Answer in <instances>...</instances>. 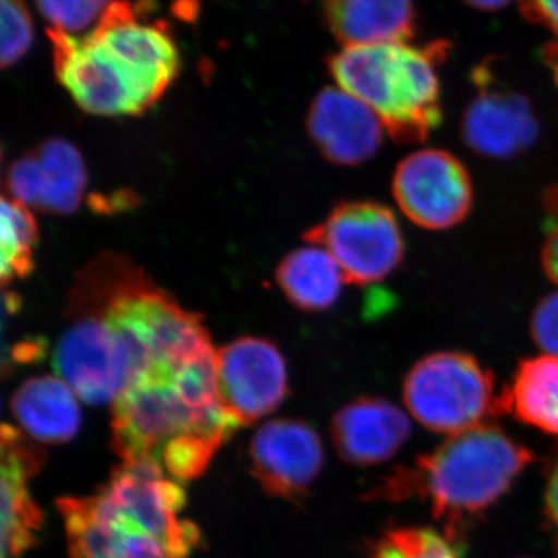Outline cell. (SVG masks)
<instances>
[{"instance_id": "6da1fadb", "label": "cell", "mask_w": 558, "mask_h": 558, "mask_svg": "<svg viewBox=\"0 0 558 558\" xmlns=\"http://www.w3.org/2000/svg\"><path fill=\"white\" fill-rule=\"evenodd\" d=\"M110 427L123 462H156L178 481L202 475L240 428L219 402L215 348L150 359L112 403Z\"/></svg>"}, {"instance_id": "7a4b0ae2", "label": "cell", "mask_w": 558, "mask_h": 558, "mask_svg": "<svg viewBox=\"0 0 558 558\" xmlns=\"http://www.w3.org/2000/svg\"><path fill=\"white\" fill-rule=\"evenodd\" d=\"M185 506V488L159 464L121 462L95 494L58 501L69 558H189L201 532Z\"/></svg>"}, {"instance_id": "3957f363", "label": "cell", "mask_w": 558, "mask_h": 558, "mask_svg": "<svg viewBox=\"0 0 558 558\" xmlns=\"http://www.w3.org/2000/svg\"><path fill=\"white\" fill-rule=\"evenodd\" d=\"M534 453L494 424L450 436L413 465L388 473L366 497L400 502L424 499L444 534L462 535L508 494Z\"/></svg>"}, {"instance_id": "277c9868", "label": "cell", "mask_w": 558, "mask_h": 558, "mask_svg": "<svg viewBox=\"0 0 558 558\" xmlns=\"http://www.w3.org/2000/svg\"><path fill=\"white\" fill-rule=\"evenodd\" d=\"M447 43L344 47L328 61L341 90L376 112L399 143H422L442 121L438 68Z\"/></svg>"}, {"instance_id": "5b68a950", "label": "cell", "mask_w": 558, "mask_h": 558, "mask_svg": "<svg viewBox=\"0 0 558 558\" xmlns=\"http://www.w3.org/2000/svg\"><path fill=\"white\" fill-rule=\"evenodd\" d=\"M403 402L429 432L450 436L502 414L492 371L457 351L435 352L417 362L403 380Z\"/></svg>"}, {"instance_id": "8992f818", "label": "cell", "mask_w": 558, "mask_h": 558, "mask_svg": "<svg viewBox=\"0 0 558 558\" xmlns=\"http://www.w3.org/2000/svg\"><path fill=\"white\" fill-rule=\"evenodd\" d=\"M54 72L81 109L94 116H140L163 95L120 54L87 33L83 38L47 28Z\"/></svg>"}, {"instance_id": "52a82bcc", "label": "cell", "mask_w": 558, "mask_h": 558, "mask_svg": "<svg viewBox=\"0 0 558 558\" xmlns=\"http://www.w3.org/2000/svg\"><path fill=\"white\" fill-rule=\"evenodd\" d=\"M304 240L328 250L349 284L371 286L395 274L405 241L395 213L379 202H343L312 227Z\"/></svg>"}, {"instance_id": "ba28073f", "label": "cell", "mask_w": 558, "mask_h": 558, "mask_svg": "<svg viewBox=\"0 0 558 558\" xmlns=\"http://www.w3.org/2000/svg\"><path fill=\"white\" fill-rule=\"evenodd\" d=\"M72 319L54 349L58 377L90 405L116 402L145 362L130 341L105 319Z\"/></svg>"}, {"instance_id": "9c48e42d", "label": "cell", "mask_w": 558, "mask_h": 558, "mask_svg": "<svg viewBox=\"0 0 558 558\" xmlns=\"http://www.w3.org/2000/svg\"><path fill=\"white\" fill-rule=\"evenodd\" d=\"M392 194L403 215L427 230H447L468 218L473 204L468 168L447 150L424 149L400 161Z\"/></svg>"}, {"instance_id": "30bf717a", "label": "cell", "mask_w": 558, "mask_h": 558, "mask_svg": "<svg viewBox=\"0 0 558 558\" xmlns=\"http://www.w3.org/2000/svg\"><path fill=\"white\" fill-rule=\"evenodd\" d=\"M220 405L240 427L278 409L288 396L284 357L270 340L242 337L216 351Z\"/></svg>"}, {"instance_id": "8fae6325", "label": "cell", "mask_w": 558, "mask_h": 558, "mask_svg": "<svg viewBox=\"0 0 558 558\" xmlns=\"http://www.w3.org/2000/svg\"><path fill=\"white\" fill-rule=\"evenodd\" d=\"M478 94L461 120V135L473 153L487 159H512L532 148L539 135L534 106L520 92L495 86L487 68L473 76Z\"/></svg>"}, {"instance_id": "7c38bea8", "label": "cell", "mask_w": 558, "mask_h": 558, "mask_svg": "<svg viewBox=\"0 0 558 558\" xmlns=\"http://www.w3.org/2000/svg\"><path fill=\"white\" fill-rule=\"evenodd\" d=\"M250 469L267 494L299 501L322 472L325 450L318 433L296 418L264 424L250 442Z\"/></svg>"}, {"instance_id": "4fadbf2b", "label": "cell", "mask_w": 558, "mask_h": 558, "mask_svg": "<svg viewBox=\"0 0 558 558\" xmlns=\"http://www.w3.org/2000/svg\"><path fill=\"white\" fill-rule=\"evenodd\" d=\"M307 130L326 160L354 167L376 156L385 126L365 102L340 87H328L312 101Z\"/></svg>"}, {"instance_id": "5bb4252c", "label": "cell", "mask_w": 558, "mask_h": 558, "mask_svg": "<svg viewBox=\"0 0 558 558\" xmlns=\"http://www.w3.org/2000/svg\"><path fill=\"white\" fill-rule=\"evenodd\" d=\"M330 435L340 457L349 464L377 465L405 446L411 422L388 400L360 398L337 411Z\"/></svg>"}, {"instance_id": "9a60e30c", "label": "cell", "mask_w": 558, "mask_h": 558, "mask_svg": "<svg viewBox=\"0 0 558 558\" xmlns=\"http://www.w3.org/2000/svg\"><path fill=\"white\" fill-rule=\"evenodd\" d=\"M44 453L16 428L2 425V558H20L36 542L43 515L28 492V480Z\"/></svg>"}, {"instance_id": "2e32d148", "label": "cell", "mask_w": 558, "mask_h": 558, "mask_svg": "<svg viewBox=\"0 0 558 558\" xmlns=\"http://www.w3.org/2000/svg\"><path fill=\"white\" fill-rule=\"evenodd\" d=\"M326 17L344 47L409 43L416 27L414 0H329Z\"/></svg>"}, {"instance_id": "e0dca14e", "label": "cell", "mask_w": 558, "mask_h": 558, "mask_svg": "<svg viewBox=\"0 0 558 558\" xmlns=\"http://www.w3.org/2000/svg\"><path fill=\"white\" fill-rule=\"evenodd\" d=\"M11 413L33 439L46 444L68 442L81 425L78 396L54 376L22 384L11 399Z\"/></svg>"}, {"instance_id": "ac0fdd59", "label": "cell", "mask_w": 558, "mask_h": 558, "mask_svg": "<svg viewBox=\"0 0 558 558\" xmlns=\"http://www.w3.org/2000/svg\"><path fill=\"white\" fill-rule=\"evenodd\" d=\"M502 414L558 436V355L521 360L509 387L501 389Z\"/></svg>"}, {"instance_id": "d6986e66", "label": "cell", "mask_w": 558, "mask_h": 558, "mask_svg": "<svg viewBox=\"0 0 558 558\" xmlns=\"http://www.w3.org/2000/svg\"><path fill=\"white\" fill-rule=\"evenodd\" d=\"M277 282L296 310L325 312L339 301L347 279L328 250L315 245L289 253L278 266Z\"/></svg>"}, {"instance_id": "ffe728a7", "label": "cell", "mask_w": 558, "mask_h": 558, "mask_svg": "<svg viewBox=\"0 0 558 558\" xmlns=\"http://www.w3.org/2000/svg\"><path fill=\"white\" fill-rule=\"evenodd\" d=\"M36 156L46 172V196L40 211L69 215L80 208L87 186V171L80 150L61 138L44 142Z\"/></svg>"}, {"instance_id": "44dd1931", "label": "cell", "mask_w": 558, "mask_h": 558, "mask_svg": "<svg viewBox=\"0 0 558 558\" xmlns=\"http://www.w3.org/2000/svg\"><path fill=\"white\" fill-rule=\"evenodd\" d=\"M38 244V223L28 207L2 199V281L27 277L33 270V252Z\"/></svg>"}, {"instance_id": "7402d4cb", "label": "cell", "mask_w": 558, "mask_h": 558, "mask_svg": "<svg viewBox=\"0 0 558 558\" xmlns=\"http://www.w3.org/2000/svg\"><path fill=\"white\" fill-rule=\"evenodd\" d=\"M461 545L429 527H392L374 539L369 558H461Z\"/></svg>"}, {"instance_id": "603a6c76", "label": "cell", "mask_w": 558, "mask_h": 558, "mask_svg": "<svg viewBox=\"0 0 558 558\" xmlns=\"http://www.w3.org/2000/svg\"><path fill=\"white\" fill-rule=\"evenodd\" d=\"M50 28L75 36L101 20L112 0H35Z\"/></svg>"}, {"instance_id": "cb8c5ba5", "label": "cell", "mask_w": 558, "mask_h": 558, "mask_svg": "<svg viewBox=\"0 0 558 558\" xmlns=\"http://www.w3.org/2000/svg\"><path fill=\"white\" fill-rule=\"evenodd\" d=\"M0 5H2L0 62H2V68H10L20 62L31 50L33 21L22 0H0Z\"/></svg>"}, {"instance_id": "d4e9b609", "label": "cell", "mask_w": 558, "mask_h": 558, "mask_svg": "<svg viewBox=\"0 0 558 558\" xmlns=\"http://www.w3.org/2000/svg\"><path fill=\"white\" fill-rule=\"evenodd\" d=\"M7 190L10 199L28 208L43 207L46 196V172L36 154L21 157L11 165L7 174Z\"/></svg>"}, {"instance_id": "484cf974", "label": "cell", "mask_w": 558, "mask_h": 558, "mask_svg": "<svg viewBox=\"0 0 558 558\" xmlns=\"http://www.w3.org/2000/svg\"><path fill=\"white\" fill-rule=\"evenodd\" d=\"M531 333L546 354L558 355V292L543 299L532 315Z\"/></svg>"}, {"instance_id": "4316f807", "label": "cell", "mask_w": 558, "mask_h": 558, "mask_svg": "<svg viewBox=\"0 0 558 558\" xmlns=\"http://www.w3.org/2000/svg\"><path fill=\"white\" fill-rule=\"evenodd\" d=\"M521 11L529 21L542 25L553 35L554 43L546 47V64L558 83V0H520Z\"/></svg>"}, {"instance_id": "83f0119b", "label": "cell", "mask_w": 558, "mask_h": 558, "mask_svg": "<svg viewBox=\"0 0 558 558\" xmlns=\"http://www.w3.org/2000/svg\"><path fill=\"white\" fill-rule=\"evenodd\" d=\"M545 515L558 554V454L550 465L548 481H546Z\"/></svg>"}, {"instance_id": "f1b7e54d", "label": "cell", "mask_w": 558, "mask_h": 558, "mask_svg": "<svg viewBox=\"0 0 558 558\" xmlns=\"http://www.w3.org/2000/svg\"><path fill=\"white\" fill-rule=\"evenodd\" d=\"M542 264L550 281L558 286V226L548 234L542 252Z\"/></svg>"}, {"instance_id": "f546056e", "label": "cell", "mask_w": 558, "mask_h": 558, "mask_svg": "<svg viewBox=\"0 0 558 558\" xmlns=\"http://www.w3.org/2000/svg\"><path fill=\"white\" fill-rule=\"evenodd\" d=\"M464 2L478 10L495 11L508 5L512 0H464Z\"/></svg>"}]
</instances>
